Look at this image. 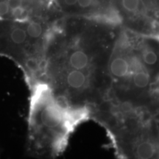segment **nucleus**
<instances>
[{"label":"nucleus","mask_w":159,"mask_h":159,"mask_svg":"<svg viewBox=\"0 0 159 159\" xmlns=\"http://www.w3.org/2000/svg\"><path fill=\"white\" fill-rule=\"evenodd\" d=\"M122 26L81 16H61L53 25L39 83L78 124L106 99L109 59Z\"/></svg>","instance_id":"1"},{"label":"nucleus","mask_w":159,"mask_h":159,"mask_svg":"<svg viewBox=\"0 0 159 159\" xmlns=\"http://www.w3.org/2000/svg\"><path fill=\"white\" fill-rule=\"evenodd\" d=\"M108 71L110 86L102 104L158 114L159 36L140 34L122 26Z\"/></svg>","instance_id":"2"},{"label":"nucleus","mask_w":159,"mask_h":159,"mask_svg":"<svg viewBox=\"0 0 159 159\" xmlns=\"http://www.w3.org/2000/svg\"><path fill=\"white\" fill-rule=\"evenodd\" d=\"M91 119L106 129L122 158H159V125L148 111L103 104Z\"/></svg>","instance_id":"3"},{"label":"nucleus","mask_w":159,"mask_h":159,"mask_svg":"<svg viewBox=\"0 0 159 159\" xmlns=\"http://www.w3.org/2000/svg\"><path fill=\"white\" fill-rule=\"evenodd\" d=\"M59 18L0 19V56L19 66L30 88L39 83L49 34Z\"/></svg>","instance_id":"4"},{"label":"nucleus","mask_w":159,"mask_h":159,"mask_svg":"<svg viewBox=\"0 0 159 159\" xmlns=\"http://www.w3.org/2000/svg\"><path fill=\"white\" fill-rule=\"evenodd\" d=\"M30 89L27 150L35 157L57 156L65 150L71 133L78 123L43 83H37Z\"/></svg>","instance_id":"5"},{"label":"nucleus","mask_w":159,"mask_h":159,"mask_svg":"<svg viewBox=\"0 0 159 159\" xmlns=\"http://www.w3.org/2000/svg\"><path fill=\"white\" fill-rule=\"evenodd\" d=\"M145 16L159 36V0H140Z\"/></svg>","instance_id":"6"},{"label":"nucleus","mask_w":159,"mask_h":159,"mask_svg":"<svg viewBox=\"0 0 159 159\" xmlns=\"http://www.w3.org/2000/svg\"><path fill=\"white\" fill-rule=\"evenodd\" d=\"M156 119H157V120H158V125H159V114L156 116Z\"/></svg>","instance_id":"7"}]
</instances>
